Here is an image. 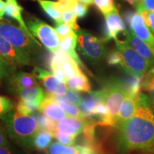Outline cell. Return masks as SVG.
Instances as JSON below:
<instances>
[{
  "mask_svg": "<svg viewBox=\"0 0 154 154\" xmlns=\"http://www.w3.org/2000/svg\"><path fill=\"white\" fill-rule=\"evenodd\" d=\"M77 37H78V35H77L76 32L74 31L69 35L64 36V37L60 38L59 49L62 50V51L66 52L79 64L83 66L82 61L79 59V55L77 54L76 51H75V48H76L77 44Z\"/></svg>",
  "mask_w": 154,
  "mask_h": 154,
  "instance_id": "cell-19",
  "label": "cell"
},
{
  "mask_svg": "<svg viewBox=\"0 0 154 154\" xmlns=\"http://www.w3.org/2000/svg\"><path fill=\"white\" fill-rule=\"evenodd\" d=\"M61 18H62V22L69 25L75 32H76L80 29L79 26L77 25V17L74 9H69L65 10L61 14Z\"/></svg>",
  "mask_w": 154,
  "mask_h": 154,
  "instance_id": "cell-26",
  "label": "cell"
},
{
  "mask_svg": "<svg viewBox=\"0 0 154 154\" xmlns=\"http://www.w3.org/2000/svg\"><path fill=\"white\" fill-rule=\"evenodd\" d=\"M49 66L51 71L53 72V74L57 78L60 79L61 81H62V82H66L68 79H67L66 75L64 74V73L63 72L62 69L60 66H58V65H49Z\"/></svg>",
  "mask_w": 154,
  "mask_h": 154,
  "instance_id": "cell-38",
  "label": "cell"
},
{
  "mask_svg": "<svg viewBox=\"0 0 154 154\" xmlns=\"http://www.w3.org/2000/svg\"><path fill=\"white\" fill-rule=\"evenodd\" d=\"M54 29L60 38L64 37V36L69 35V34L74 32V30L72 29V28L69 25L65 24L63 22L56 23Z\"/></svg>",
  "mask_w": 154,
  "mask_h": 154,
  "instance_id": "cell-34",
  "label": "cell"
},
{
  "mask_svg": "<svg viewBox=\"0 0 154 154\" xmlns=\"http://www.w3.org/2000/svg\"><path fill=\"white\" fill-rule=\"evenodd\" d=\"M74 10L76 13L77 18H82V17H85L87 14L88 7L87 5H85V4L78 1L75 4Z\"/></svg>",
  "mask_w": 154,
  "mask_h": 154,
  "instance_id": "cell-35",
  "label": "cell"
},
{
  "mask_svg": "<svg viewBox=\"0 0 154 154\" xmlns=\"http://www.w3.org/2000/svg\"><path fill=\"white\" fill-rule=\"evenodd\" d=\"M36 1L39 4L44 12L56 23L63 22L61 13L57 7V2L50 1V0H36Z\"/></svg>",
  "mask_w": 154,
  "mask_h": 154,
  "instance_id": "cell-23",
  "label": "cell"
},
{
  "mask_svg": "<svg viewBox=\"0 0 154 154\" xmlns=\"http://www.w3.org/2000/svg\"><path fill=\"white\" fill-rule=\"evenodd\" d=\"M38 111L43 113L51 120L59 122L62 119L66 118L69 116L63 111V109L55 101L45 95V97L38 106Z\"/></svg>",
  "mask_w": 154,
  "mask_h": 154,
  "instance_id": "cell-13",
  "label": "cell"
},
{
  "mask_svg": "<svg viewBox=\"0 0 154 154\" xmlns=\"http://www.w3.org/2000/svg\"><path fill=\"white\" fill-rule=\"evenodd\" d=\"M38 111V113H34L33 115L36 118V121H37L38 129L49 131L53 134V132L54 131L56 128H57V121L51 120V119H49L47 116L44 115L43 113L40 112L39 111Z\"/></svg>",
  "mask_w": 154,
  "mask_h": 154,
  "instance_id": "cell-25",
  "label": "cell"
},
{
  "mask_svg": "<svg viewBox=\"0 0 154 154\" xmlns=\"http://www.w3.org/2000/svg\"><path fill=\"white\" fill-rule=\"evenodd\" d=\"M14 93L19 96V99L31 102L38 106L45 97L44 90L39 86L18 88Z\"/></svg>",
  "mask_w": 154,
  "mask_h": 154,
  "instance_id": "cell-17",
  "label": "cell"
},
{
  "mask_svg": "<svg viewBox=\"0 0 154 154\" xmlns=\"http://www.w3.org/2000/svg\"><path fill=\"white\" fill-rule=\"evenodd\" d=\"M103 101L101 91H88V95L83 98L79 108L84 118H91L94 116V111L100 102Z\"/></svg>",
  "mask_w": 154,
  "mask_h": 154,
  "instance_id": "cell-16",
  "label": "cell"
},
{
  "mask_svg": "<svg viewBox=\"0 0 154 154\" xmlns=\"http://www.w3.org/2000/svg\"><path fill=\"white\" fill-rule=\"evenodd\" d=\"M142 9L154 12V0H140V7L137 11H140Z\"/></svg>",
  "mask_w": 154,
  "mask_h": 154,
  "instance_id": "cell-40",
  "label": "cell"
},
{
  "mask_svg": "<svg viewBox=\"0 0 154 154\" xmlns=\"http://www.w3.org/2000/svg\"><path fill=\"white\" fill-rule=\"evenodd\" d=\"M33 75L42 81L48 94L62 96L66 91V82L59 79L47 70L39 67H35L33 70Z\"/></svg>",
  "mask_w": 154,
  "mask_h": 154,
  "instance_id": "cell-10",
  "label": "cell"
},
{
  "mask_svg": "<svg viewBox=\"0 0 154 154\" xmlns=\"http://www.w3.org/2000/svg\"><path fill=\"white\" fill-rule=\"evenodd\" d=\"M62 96L66 101L77 106L78 107L79 106L82 101V98L81 97L79 94L77 93L76 91H74V90L71 89V88L66 89V91H65V93L63 94Z\"/></svg>",
  "mask_w": 154,
  "mask_h": 154,
  "instance_id": "cell-32",
  "label": "cell"
},
{
  "mask_svg": "<svg viewBox=\"0 0 154 154\" xmlns=\"http://www.w3.org/2000/svg\"><path fill=\"white\" fill-rule=\"evenodd\" d=\"M16 66L11 64L2 56L0 55V84L2 82L3 79L9 76L11 72H13Z\"/></svg>",
  "mask_w": 154,
  "mask_h": 154,
  "instance_id": "cell-30",
  "label": "cell"
},
{
  "mask_svg": "<svg viewBox=\"0 0 154 154\" xmlns=\"http://www.w3.org/2000/svg\"><path fill=\"white\" fill-rule=\"evenodd\" d=\"M7 132L3 126L0 125V146L2 147H10L8 138H7Z\"/></svg>",
  "mask_w": 154,
  "mask_h": 154,
  "instance_id": "cell-39",
  "label": "cell"
},
{
  "mask_svg": "<svg viewBox=\"0 0 154 154\" xmlns=\"http://www.w3.org/2000/svg\"><path fill=\"white\" fill-rule=\"evenodd\" d=\"M53 135L54 138H57L61 143L66 146H72L74 143L75 139L76 138V136L61 132L58 130L57 128H56L54 131L53 132Z\"/></svg>",
  "mask_w": 154,
  "mask_h": 154,
  "instance_id": "cell-27",
  "label": "cell"
},
{
  "mask_svg": "<svg viewBox=\"0 0 154 154\" xmlns=\"http://www.w3.org/2000/svg\"><path fill=\"white\" fill-rule=\"evenodd\" d=\"M22 10L23 8L22 6L18 3L17 0H6L5 2V14L7 17H11L14 19L15 21L18 22L19 26L20 28L24 31L29 37L32 41L37 44L38 46L42 47L41 44L38 42L36 38L33 36V34L31 33L29 29L26 22L24 20L22 17Z\"/></svg>",
  "mask_w": 154,
  "mask_h": 154,
  "instance_id": "cell-12",
  "label": "cell"
},
{
  "mask_svg": "<svg viewBox=\"0 0 154 154\" xmlns=\"http://www.w3.org/2000/svg\"><path fill=\"white\" fill-rule=\"evenodd\" d=\"M0 36L32 59L38 54L42 47L32 41L20 26L7 19H0Z\"/></svg>",
  "mask_w": 154,
  "mask_h": 154,
  "instance_id": "cell-3",
  "label": "cell"
},
{
  "mask_svg": "<svg viewBox=\"0 0 154 154\" xmlns=\"http://www.w3.org/2000/svg\"><path fill=\"white\" fill-rule=\"evenodd\" d=\"M153 54H154V51H153ZM150 72H151L152 74H154V66H153V68H152V69H151V71H150Z\"/></svg>",
  "mask_w": 154,
  "mask_h": 154,
  "instance_id": "cell-47",
  "label": "cell"
},
{
  "mask_svg": "<svg viewBox=\"0 0 154 154\" xmlns=\"http://www.w3.org/2000/svg\"><path fill=\"white\" fill-rule=\"evenodd\" d=\"M100 91L102 100L107 109L109 126H116L119 108L126 95V91L121 82L117 81L109 82Z\"/></svg>",
  "mask_w": 154,
  "mask_h": 154,
  "instance_id": "cell-5",
  "label": "cell"
},
{
  "mask_svg": "<svg viewBox=\"0 0 154 154\" xmlns=\"http://www.w3.org/2000/svg\"><path fill=\"white\" fill-rule=\"evenodd\" d=\"M124 86L127 95H130L134 97H137L140 94L141 83L140 79L134 76L127 77L124 82H121Z\"/></svg>",
  "mask_w": 154,
  "mask_h": 154,
  "instance_id": "cell-24",
  "label": "cell"
},
{
  "mask_svg": "<svg viewBox=\"0 0 154 154\" xmlns=\"http://www.w3.org/2000/svg\"><path fill=\"white\" fill-rule=\"evenodd\" d=\"M14 108V103L7 96H0V118L11 111Z\"/></svg>",
  "mask_w": 154,
  "mask_h": 154,
  "instance_id": "cell-31",
  "label": "cell"
},
{
  "mask_svg": "<svg viewBox=\"0 0 154 154\" xmlns=\"http://www.w3.org/2000/svg\"><path fill=\"white\" fill-rule=\"evenodd\" d=\"M0 55L14 66L31 65L32 58L17 49L10 42L0 36Z\"/></svg>",
  "mask_w": 154,
  "mask_h": 154,
  "instance_id": "cell-9",
  "label": "cell"
},
{
  "mask_svg": "<svg viewBox=\"0 0 154 154\" xmlns=\"http://www.w3.org/2000/svg\"><path fill=\"white\" fill-rule=\"evenodd\" d=\"M59 2L63 4V5H66L67 7H70V8H74L75 4H76L77 0H59Z\"/></svg>",
  "mask_w": 154,
  "mask_h": 154,
  "instance_id": "cell-41",
  "label": "cell"
},
{
  "mask_svg": "<svg viewBox=\"0 0 154 154\" xmlns=\"http://www.w3.org/2000/svg\"><path fill=\"white\" fill-rule=\"evenodd\" d=\"M5 14V2L3 0H0V19H4Z\"/></svg>",
  "mask_w": 154,
  "mask_h": 154,
  "instance_id": "cell-42",
  "label": "cell"
},
{
  "mask_svg": "<svg viewBox=\"0 0 154 154\" xmlns=\"http://www.w3.org/2000/svg\"><path fill=\"white\" fill-rule=\"evenodd\" d=\"M107 61L109 65H119L121 63V56L118 50L112 51L107 57Z\"/></svg>",
  "mask_w": 154,
  "mask_h": 154,
  "instance_id": "cell-36",
  "label": "cell"
},
{
  "mask_svg": "<svg viewBox=\"0 0 154 154\" xmlns=\"http://www.w3.org/2000/svg\"><path fill=\"white\" fill-rule=\"evenodd\" d=\"M69 88L76 91L88 92L91 91V84L84 73L71 77L66 82Z\"/></svg>",
  "mask_w": 154,
  "mask_h": 154,
  "instance_id": "cell-20",
  "label": "cell"
},
{
  "mask_svg": "<svg viewBox=\"0 0 154 154\" xmlns=\"http://www.w3.org/2000/svg\"><path fill=\"white\" fill-rule=\"evenodd\" d=\"M105 26H104V39L109 41L111 38H117L119 34L123 32L124 34L126 32V28L116 9L111 12L105 14Z\"/></svg>",
  "mask_w": 154,
  "mask_h": 154,
  "instance_id": "cell-11",
  "label": "cell"
},
{
  "mask_svg": "<svg viewBox=\"0 0 154 154\" xmlns=\"http://www.w3.org/2000/svg\"><path fill=\"white\" fill-rule=\"evenodd\" d=\"M142 87L146 91H149L150 90L154 88V74L149 72L143 79L141 84Z\"/></svg>",
  "mask_w": 154,
  "mask_h": 154,
  "instance_id": "cell-37",
  "label": "cell"
},
{
  "mask_svg": "<svg viewBox=\"0 0 154 154\" xmlns=\"http://www.w3.org/2000/svg\"><path fill=\"white\" fill-rule=\"evenodd\" d=\"M124 20L130 27V31L140 39L143 41L154 51V36L144 22L138 11H128L124 14Z\"/></svg>",
  "mask_w": 154,
  "mask_h": 154,
  "instance_id": "cell-8",
  "label": "cell"
},
{
  "mask_svg": "<svg viewBox=\"0 0 154 154\" xmlns=\"http://www.w3.org/2000/svg\"><path fill=\"white\" fill-rule=\"evenodd\" d=\"M76 33L79 51L91 62L96 63L101 61L106 55L103 41L85 29H79Z\"/></svg>",
  "mask_w": 154,
  "mask_h": 154,
  "instance_id": "cell-7",
  "label": "cell"
},
{
  "mask_svg": "<svg viewBox=\"0 0 154 154\" xmlns=\"http://www.w3.org/2000/svg\"><path fill=\"white\" fill-rule=\"evenodd\" d=\"M10 147H2L0 146V154H14L13 152L9 149Z\"/></svg>",
  "mask_w": 154,
  "mask_h": 154,
  "instance_id": "cell-44",
  "label": "cell"
},
{
  "mask_svg": "<svg viewBox=\"0 0 154 154\" xmlns=\"http://www.w3.org/2000/svg\"><path fill=\"white\" fill-rule=\"evenodd\" d=\"M2 119L12 141L23 147L33 146V138L38 130L35 117L11 110Z\"/></svg>",
  "mask_w": 154,
  "mask_h": 154,
  "instance_id": "cell-2",
  "label": "cell"
},
{
  "mask_svg": "<svg viewBox=\"0 0 154 154\" xmlns=\"http://www.w3.org/2000/svg\"><path fill=\"white\" fill-rule=\"evenodd\" d=\"M38 106L34 104L31 102L19 99L18 103L17 104V111L25 115H29L38 111Z\"/></svg>",
  "mask_w": 154,
  "mask_h": 154,
  "instance_id": "cell-28",
  "label": "cell"
},
{
  "mask_svg": "<svg viewBox=\"0 0 154 154\" xmlns=\"http://www.w3.org/2000/svg\"><path fill=\"white\" fill-rule=\"evenodd\" d=\"M126 2H128L130 5L134 6V7L136 9H138V7H140V0H126Z\"/></svg>",
  "mask_w": 154,
  "mask_h": 154,
  "instance_id": "cell-43",
  "label": "cell"
},
{
  "mask_svg": "<svg viewBox=\"0 0 154 154\" xmlns=\"http://www.w3.org/2000/svg\"><path fill=\"white\" fill-rule=\"evenodd\" d=\"M77 1L80 2H82L87 5H92V4H94V0H77Z\"/></svg>",
  "mask_w": 154,
  "mask_h": 154,
  "instance_id": "cell-46",
  "label": "cell"
},
{
  "mask_svg": "<svg viewBox=\"0 0 154 154\" xmlns=\"http://www.w3.org/2000/svg\"><path fill=\"white\" fill-rule=\"evenodd\" d=\"M138 12L143 17V21L146 26L149 27L152 33L154 34V12L145 10V9H142Z\"/></svg>",
  "mask_w": 154,
  "mask_h": 154,
  "instance_id": "cell-33",
  "label": "cell"
},
{
  "mask_svg": "<svg viewBox=\"0 0 154 154\" xmlns=\"http://www.w3.org/2000/svg\"><path fill=\"white\" fill-rule=\"evenodd\" d=\"M116 127L120 133V146L124 151H154V114L146 95L140 94L136 112Z\"/></svg>",
  "mask_w": 154,
  "mask_h": 154,
  "instance_id": "cell-1",
  "label": "cell"
},
{
  "mask_svg": "<svg viewBox=\"0 0 154 154\" xmlns=\"http://www.w3.org/2000/svg\"><path fill=\"white\" fill-rule=\"evenodd\" d=\"M149 154H154V151H149Z\"/></svg>",
  "mask_w": 154,
  "mask_h": 154,
  "instance_id": "cell-48",
  "label": "cell"
},
{
  "mask_svg": "<svg viewBox=\"0 0 154 154\" xmlns=\"http://www.w3.org/2000/svg\"><path fill=\"white\" fill-rule=\"evenodd\" d=\"M84 148V146H66L54 142L47 150L48 154H82Z\"/></svg>",
  "mask_w": 154,
  "mask_h": 154,
  "instance_id": "cell-22",
  "label": "cell"
},
{
  "mask_svg": "<svg viewBox=\"0 0 154 154\" xmlns=\"http://www.w3.org/2000/svg\"><path fill=\"white\" fill-rule=\"evenodd\" d=\"M125 35L126 36V41L131 47L148 61L149 66H153L154 64V54L151 48L143 41L135 35L131 31L127 30Z\"/></svg>",
  "mask_w": 154,
  "mask_h": 154,
  "instance_id": "cell-14",
  "label": "cell"
},
{
  "mask_svg": "<svg viewBox=\"0 0 154 154\" xmlns=\"http://www.w3.org/2000/svg\"><path fill=\"white\" fill-rule=\"evenodd\" d=\"M26 24L31 33L36 38H38L50 52L55 54L59 50L60 37L54 28L36 17L27 19Z\"/></svg>",
  "mask_w": 154,
  "mask_h": 154,
  "instance_id": "cell-6",
  "label": "cell"
},
{
  "mask_svg": "<svg viewBox=\"0 0 154 154\" xmlns=\"http://www.w3.org/2000/svg\"><path fill=\"white\" fill-rule=\"evenodd\" d=\"M115 42L116 49L121 56L120 66L127 74L140 79L149 68L148 61L136 52L126 41L116 38Z\"/></svg>",
  "mask_w": 154,
  "mask_h": 154,
  "instance_id": "cell-4",
  "label": "cell"
},
{
  "mask_svg": "<svg viewBox=\"0 0 154 154\" xmlns=\"http://www.w3.org/2000/svg\"><path fill=\"white\" fill-rule=\"evenodd\" d=\"M53 138V134L49 131L38 130L33 138L32 146L38 151H46L51 145Z\"/></svg>",
  "mask_w": 154,
  "mask_h": 154,
  "instance_id": "cell-21",
  "label": "cell"
},
{
  "mask_svg": "<svg viewBox=\"0 0 154 154\" xmlns=\"http://www.w3.org/2000/svg\"><path fill=\"white\" fill-rule=\"evenodd\" d=\"M149 94H150V98H151V103L154 107V88L150 90Z\"/></svg>",
  "mask_w": 154,
  "mask_h": 154,
  "instance_id": "cell-45",
  "label": "cell"
},
{
  "mask_svg": "<svg viewBox=\"0 0 154 154\" xmlns=\"http://www.w3.org/2000/svg\"><path fill=\"white\" fill-rule=\"evenodd\" d=\"M139 95L137 97H134V96L127 95V94L125 96L124 99L123 100L122 104H121L120 111L119 113L117 125L128 120L134 114L138 106Z\"/></svg>",
  "mask_w": 154,
  "mask_h": 154,
  "instance_id": "cell-18",
  "label": "cell"
},
{
  "mask_svg": "<svg viewBox=\"0 0 154 154\" xmlns=\"http://www.w3.org/2000/svg\"><path fill=\"white\" fill-rule=\"evenodd\" d=\"M94 3L103 15L116 9L113 0H94Z\"/></svg>",
  "mask_w": 154,
  "mask_h": 154,
  "instance_id": "cell-29",
  "label": "cell"
},
{
  "mask_svg": "<svg viewBox=\"0 0 154 154\" xmlns=\"http://www.w3.org/2000/svg\"><path fill=\"white\" fill-rule=\"evenodd\" d=\"M8 82L9 87L13 92L18 88L39 86L33 74L24 72H19L11 75Z\"/></svg>",
  "mask_w": 154,
  "mask_h": 154,
  "instance_id": "cell-15",
  "label": "cell"
}]
</instances>
